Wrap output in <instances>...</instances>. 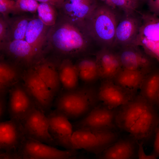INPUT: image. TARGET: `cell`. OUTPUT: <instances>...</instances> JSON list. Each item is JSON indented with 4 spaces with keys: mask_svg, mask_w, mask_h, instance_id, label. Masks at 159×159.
<instances>
[{
    "mask_svg": "<svg viewBox=\"0 0 159 159\" xmlns=\"http://www.w3.org/2000/svg\"><path fill=\"white\" fill-rule=\"evenodd\" d=\"M9 28L7 21L1 15L0 17V42L9 41Z\"/></svg>",
    "mask_w": 159,
    "mask_h": 159,
    "instance_id": "34",
    "label": "cell"
},
{
    "mask_svg": "<svg viewBox=\"0 0 159 159\" xmlns=\"http://www.w3.org/2000/svg\"><path fill=\"white\" fill-rule=\"evenodd\" d=\"M138 159H158L155 157L151 155H147L145 153L143 147V144L138 143Z\"/></svg>",
    "mask_w": 159,
    "mask_h": 159,
    "instance_id": "37",
    "label": "cell"
},
{
    "mask_svg": "<svg viewBox=\"0 0 159 159\" xmlns=\"http://www.w3.org/2000/svg\"><path fill=\"white\" fill-rule=\"evenodd\" d=\"M0 50L9 60L24 69L38 62L29 44L25 40L0 42Z\"/></svg>",
    "mask_w": 159,
    "mask_h": 159,
    "instance_id": "10",
    "label": "cell"
},
{
    "mask_svg": "<svg viewBox=\"0 0 159 159\" xmlns=\"http://www.w3.org/2000/svg\"><path fill=\"white\" fill-rule=\"evenodd\" d=\"M89 36L82 28L63 17L49 27L47 43L58 54L67 57L77 55L87 47Z\"/></svg>",
    "mask_w": 159,
    "mask_h": 159,
    "instance_id": "2",
    "label": "cell"
},
{
    "mask_svg": "<svg viewBox=\"0 0 159 159\" xmlns=\"http://www.w3.org/2000/svg\"><path fill=\"white\" fill-rule=\"evenodd\" d=\"M138 47L132 46L123 47L120 53H117L122 67L148 74L154 69L153 62Z\"/></svg>",
    "mask_w": 159,
    "mask_h": 159,
    "instance_id": "17",
    "label": "cell"
},
{
    "mask_svg": "<svg viewBox=\"0 0 159 159\" xmlns=\"http://www.w3.org/2000/svg\"><path fill=\"white\" fill-rule=\"evenodd\" d=\"M140 89V96L151 105H156L159 92V69H154L146 75Z\"/></svg>",
    "mask_w": 159,
    "mask_h": 159,
    "instance_id": "25",
    "label": "cell"
},
{
    "mask_svg": "<svg viewBox=\"0 0 159 159\" xmlns=\"http://www.w3.org/2000/svg\"><path fill=\"white\" fill-rule=\"evenodd\" d=\"M17 152L35 159H73L77 153L76 150H60L26 138Z\"/></svg>",
    "mask_w": 159,
    "mask_h": 159,
    "instance_id": "8",
    "label": "cell"
},
{
    "mask_svg": "<svg viewBox=\"0 0 159 159\" xmlns=\"http://www.w3.org/2000/svg\"><path fill=\"white\" fill-rule=\"evenodd\" d=\"M58 71L61 85L66 91L78 87L79 77L77 69L75 64L69 58L64 59L59 64Z\"/></svg>",
    "mask_w": 159,
    "mask_h": 159,
    "instance_id": "24",
    "label": "cell"
},
{
    "mask_svg": "<svg viewBox=\"0 0 159 159\" xmlns=\"http://www.w3.org/2000/svg\"><path fill=\"white\" fill-rule=\"evenodd\" d=\"M40 3L45 2L48 3L54 6L56 8L59 9L64 0H37Z\"/></svg>",
    "mask_w": 159,
    "mask_h": 159,
    "instance_id": "39",
    "label": "cell"
},
{
    "mask_svg": "<svg viewBox=\"0 0 159 159\" xmlns=\"http://www.w3.org/2000/svg\"><path fill=\"white\" fill-rule=\"evenodd\" d=\"M150 155L159 158V120L154 135L153 149Z\"/></svg>",
    "mask_w": 159,
    "mask_h": 159,
    "instance_id": "35",
    "label": "cell"
},
{
    "mask_svg": "<svg viewBox=\"0 0 159 159\" xmlns=\"http://www.w3.org/2000/svg\"><path fill=\"white\" fill-rule=\"evenodd\" d=\"M98 6L95 0H67L59 9L62 17L84 29L87 21Z\"/></svg>",
    "mask_w": 159,
    "mask_h": 159,
    "instance_id": "12",
    "label": "cell"
},
{
    "mask_svg": "<svg viewBox=\"0 0 159 159\" xmlns=\"http://www.w3.org/2000/svg\"><path fill=\"white\" fill-rule=\"evenodd\" d=\"M97 92L95 87L92 85L66 91L56 100L55 110L69 120H80L98 105L99 100Z\"/></svg>",
    "mask_w": 159,
    "mask_h": 159,
    "instance_id": "3",
    "label": "cell"
},
{
    "mask_svg": "<svg viewBox=\"0 0 159 159\" xmlns=\"http://www.w3.org/2000/svg\"><path fill=\"white\" fill-rule=\"evenodd\" d=\"M75 65L79 78L85 82L91 84L100 78L95 59H82Z\"/></svg>",
    "mask_w": 159,
    "mask_h": 159,
    "instance_id": "27",
    "label": "cell"
},
{
    "mask_svg": "<svg viewBox=\"0 0 159 159\" xmlns=\"http://www.w3.org/2000/svg\"><path fill=\"white\" fill-rule=\"evenodd\" d=\"M20 82L14 85L9 91L8 110L10 119L21 121L37 107Z\"/></svg>",
    "mask_w": 159,
    "mask_h": 159,
    "instance_id": "11",
    "label": "cell"
},
{
    "mask_svg": "<svg viewBox=\"0 0 159 159\" xmlns=\"http://www.w3.org/2000/svg\"><path fill=\"white\" fill-rule=\"evenodd\" d=\"M97 95L99 101L112 109L122 106L133 98L112 80H103L98 90Z\"/></svg>",
    "mask_w": 159,
    "mask_h": 159,
    "instance_id": "18",
    "label": "cell"
},
{
    "mask_svg": "<svg viewBox=\"0 0 159 159\" xmlns=\"http://www.w3.org/2000/svg\"><path fill=\"white\" fill-rule=\"evenodd\" d=\"M35 0H17L12 14H16L28 12L35 13L37 11L39 3Z\"/></svg>",
    "mask_w": 159,
    "mask_h": 159,
    "instance_id": "32",
    "label": "cell"
},
{
    "mask_svg": "<svg viewBox=\"0 0 159 159\" xmlns=\"http://www.w3.org/2000/svg\"><path fill=\"white\" fill-rule=\"evenodd\" d=\"M31 19L25 16H19L6 20L9 28V41L24 40L29 23Z\"/></svg>",
    "mask_w": 159,
    "mask_h": 159,
    "instance_id": "28",
    "label": "cell"
},
{
    "mask_svg": "<svg viewBox=\"0 0 159 159\" xmlns=\"http://www.w3.org/2000/svg\"><path fill=\"white\" fill-rule=\"evenodd\" d=\"M49 27L38 17L31 19L27 27L24 40L31 46L38 62L44 58V48Z\"/></svg>",
    "mask_w": 159,
    "mask_h": 159,
    "instance_id": "16",
    "label": "cell"
},
{
    "mask_svg": "<svg viewBox=\"0 0 159 159\" xmlns=\"http://www.w3.org/2000/svg\"><path fill=\"white\" fill-rule=\"evenodd\" d=\"M147 74L141 71L122 68L112 80L115 84L132 97L135 91L140 88Z\"/></svg>",
    "mask_w": 159,
    "mask_h": 159,
    "instance_id": "23",
    "label": "cell"
},
{
    "mask_svg": "<svg viewBox=\"0 0 159 159\" xmlns=\"http://www.w3.org/2000/svg\"><path fill=\"white\" fill-rule=\"evenodd\" d=\"M116 112L106 106L98 105L73 125L75 130L87 128L99 130H113Z\"/></svg>",
    "mask_w": 159,
    "mask_h": 159,
    "instance_id": "13",
    "label": "cell"
},
{
    "mask_svg": "<svg viewBox=\"0 0 159 159\" xmlns=\"http://www.w3.org/2000/svg\"><path fill=\"white\" fill-rule=\"evenodd\" d=\"M132 46H142L147 55L159 62V42L137 37Z\"/></svg>",
    "mask_w": 159,
    "mask_h": 159,
    "instance_id": "31",
    "label": "cell"
},
{
    "mask_svg": "<svg viewBox=\"0 0 159 159\" xmlns=\"http://www.w3.org/2000/svg\"><path fill=\"white\" fill-rule=\"evenodd\" d=\"M115 10L104 4L98 5L89 17L84 29L91 37L105 46H113L120 20Z\"/></svg>",
    "mask_w": 159,
    "mask_h": 159,
    "instance_id": "4",
    "label": "cell"
},
{
    "mask_svg": "<svg viewBox=\"0 0 159 159\" xmlns=\"http://www.w3.org/2000/svg\"><path fill=\"white\" fill-rule=\"evenodd\" d=\"M138 143L132 138L117 140L102 153V159H135L138 156Z\"/></svg>",
    "mask_w": 159,
    "mask_h": 159,
    "instance_id": "20",
    "label": "cell"
},
{
    "mask_svg": "<svg viewBox=\"0 0 159 159\" xmlns=\"http://www.w3.org/2000/svg\"><path fill=\"white\" fill-rule=\"evenodd\" d=\"M21 80L37 107L46 114L49 112L55 95L32 67L24 69Z\"/></svg>",
    "mask_w": 159,
    "mask_h": 159,
    "instance_id": "6",
    "label": "cell"
},
{
    "mask_svg": "<svg viewBox=\"0 0 159 159\" xmlns=\"http://www.w3.org/2000/svg\"><path fill=\"white\" fill-rule=\"evenodd\" d=\"M20 122L26 138L54 147L57 145L49 133L46 114L38 107Z\"/></svg>",
    "mask_w": 159,
    "mask_h": 159,
    "instance_id": "7",
    "label": "cell"
},
{
    "mask_svg": "<svg viewBox=\"0 0 159 159\" xmlns=\"http://www.w3.org/2000/svg\"><path fill=\"white\" fill-rule=\"evenodd\" d=\"M118 137L113 130L80 128L74 131L72 140L74 150L83 149L98 154L116 142Z\"/></svg>",
    "mask_w": 159,
    "mask_h": 159,
    "instance_id": "5",
    "label": "cell"
},
{
    "mask_svg": "<svg viewBox=\"0 0 159 159\" xmlns=\"http://www.w3.org/2000/svg\"><path fill=\"white\" fill-rule=\"evenodd\" d=\"M58 65L52 60L44 58L32 67L55 96L59 91L61 85Z\"/></svg>",
    "mask_w": 159,
    "mask_h": 159,
    "instance_id": "22",
    "label": "cell"
},
{
    "mask_svg": "<svg viewBox=\"0 0 159 159\" xmlns=\"http://www.w3.org/2000/svg\"><path fill=\"white\" fill-rule=\"evenodd\" d=\"M15 152L1 151L0 159H14Z\"/></svg>",
    "mask_w": 159,
    "mask_h": 159,
    "instance_id": "40",
    "label": "cell"
},
{
    "mask_svg": "<svg viewBox=\"0 0 159 159\" xmlns=\"http://www.w3.org/2000/svg\"><path fill=\"white\" fill-rule=\"evenodd\" d=\"M14 159H20L16 151L15 152Z\"/></svg>",
    "mask_w": 159,
    "mask_h": 159,
    "instance_id": "43",
    "label": "cell"
},
{
    "mask_svg": "<svg viewBox=\"0 0 159 159\" xmlns=\"http://www.w3.org/2000/svg\"><path fill=\"white\" fill-rule=\"evenodd\" d=\"M95 60L100 78L112 80L123 67L118 54L104 47L97 54Z\"/></svg>",
    "mask_w": 159,
    "mask_h": 159,
    "instance_id": "19",
    "label": "cell"
},
{
    "mask_svg": "<svg viewBox=\"0 0 159 159\" xmlns=\"http://www.w3.org/2000/svg\"><path fill=\"white\" fill-rule=\"evenodd\" d=\"M56 8L48 3H40L37 11L38 17L45 25L51 26L57 21V13Z\"/></svg>",
    "mask_w": 159,
    "mask_h": 159,
    "instance_id": "30",
    "label": "cell"
},
{
    "mask_svg": "<svg viewBox=\"0 0 159 159\" xmlns=\"http://www.w3.org/2000/svg\"><path fill=\"white\" fill-rule=\"evenodd\" d=\"M156 105L158 106L159 108V92L157 98Z\"/></svg>",
    "mask_w": 159,
    "mask_h": 159,
    "instance_id": "42",
    "label": "cell"
},
{
    "mask_svg": "<svg viewBox=\"0 0 159 159\" xmlns=\"http://www.w3.org/2000/svg\"><path fill=\"white\" fill-rule=\"evenodd\" d=\"M20 159H35L30 156L24 155L20 154L17 152Z\"/></svg>",
    "mask_w": 159,
    "mask_h": 159,
    "instance_id": "41",
    "label": "cell"
},
{
    "mask_svg": "<svg viewBox=\"0 0 159 159\" xmlns=\"http://www.w3.org/2000/svg\"><path fill=\"white\" fill-rule=\"evenodd\" d=\"M49 131L57 145L68 150H74L72 138L73 126L69 119L64 114L55 110L46 114Z\"/></svg>",
    "mask_w": 159,
    "mask_h": 159,
    "instance_id": "9",
    "label": "cell"
},
{
    "mask_svg": "<svg viewBox=\"0 0 159 159\" xmlns=\"http://www.w3.org/2000/svg\"><path fill=\"white\" fill-rule=\"evenodd\" d=\"M1 57L0 63V96H6L14 85L21 80L24 69Z\"/></svg>",
    "mask_w": 159,
    "mask_h": 159,
    "instance_id": "21",
    "label": "cell"
},
{
    "mask_svg": "<svg viewBox=\"0 0 159 159\" xmlns=\"http://www.w3.org/2000/svg\"><path fill=\"white\" fill-rule=\"evenodd\" d=\"M141 24V17L135 14H124L117 26L113 46H131L138 35Z\"/></svg>",
    "mask_w": 159,
    "mask_h": 159,
    "instance_id": "15",
    "label": "cell"
},
{
    "mask_svg": "<svg viewBox=\"0 0 159 159\" xmlns=\"http://www.w3.org/2000/svg\"><path fill=\"white\" fill-rule=\"evenodd\" d=\"M104 4L111 9L122 11L125 15L135 14L137 10L144 1L139 0H104Z\"/></svg>",
    "mask_w": 159,
    "mask_h": 159,
    "instance_id": "29",
    "label": "cell"
},
{
    "mask_svg": "<svg viewBox=\"0 0 159 159\" xmlns=\"http://www.w3.org/2000/svg\"><path fill=\"white\" fill-rule=\"evenodd\" d=\"M6 96H0V118L1 120L3 118L6 108Z\"/></svg>",
    "mask_w": 159,
    "mask_h": 159,
    "instance_id": "38",
    "label": "cell"
},
{
    "mask_svg": "<svg viewBox=\"0 0 159 159\" xmlns=\"http://www.w3.org/2000/svg\"><path fill=\"white\" fill-rule=\"evenodd\" d=\"M15 1L0 0V12L6 20L9 18V15L12 13L15 5Z\"/></svg>",
    "mask_w": 159,
    "mask_h": 159,
    "instance_id": "33",
    "label": "cell"
},
{
    "mask_svg": "<svg viewBox=\"0 0 159 159\" xmlns=\"http://www.w3.org/2000/svg\"><path fill=\"white\" fill-rule=\"evenodd\" d=\"M159 120L155 107L140 96L121 106L115 122L120 129L143 144L154 136Z\"/></svg>",
    "mask_w": 159,
    "mask_h": 159,
    "instance_id": "1",
    "label": "cell"
},
{
    "mask_svg": "<svg viewBox=\"0 0 159 159\" xmlns=\"http://www.w3.org/2000/svg\"><path fill=\"white\" fill-rule=\"evenodd\" d=\"M147 4L150 13L159 17V0H148Z\"/></svg>",
    "mask_w": 159,
    "mask_h": 159,
    "instance_id": "36",
    "label": "cell"
},
{
    "mask_svg": "<svg viewBox=\"0 0 159 159\" xmlns=\"http://www.w3.org/2000/svg\"><path fill=\"white\" fill-rule=\"evenodd\" d=\"M140 13L141 24L137 37L159 42V17L150 13Z\"/></svg>",
    "mask_w": 159,
    "mask_h": 159,
    "instance_id": "26",
    "label": "cell"
},
{
    "mask_svg": "<svg viewBox=\"0 0 159 159\" xmlns=\"http://www.w3.org/2000/svg\"><path fill=\"white\" fill-rule=\"evenodd\" d=\"M26 138L20 121L14 119L0 123V148L2 151H17Z\"/></svg>",
    "mask_w": 159,
    "mask_h": 159,
    "instance_id": "14",
    "label": "cell"
}]
</instances>
